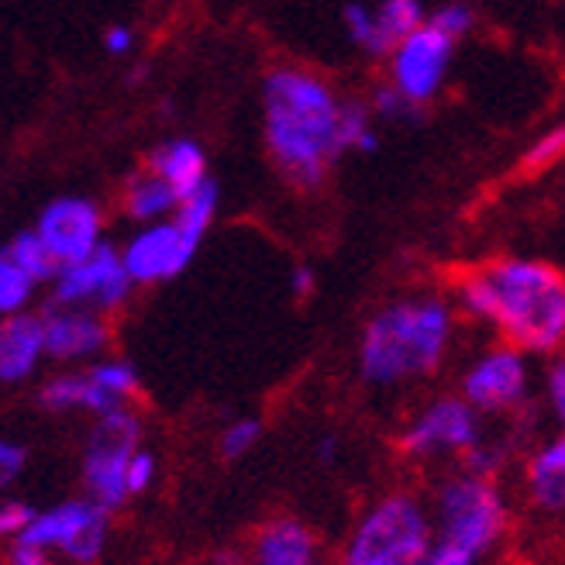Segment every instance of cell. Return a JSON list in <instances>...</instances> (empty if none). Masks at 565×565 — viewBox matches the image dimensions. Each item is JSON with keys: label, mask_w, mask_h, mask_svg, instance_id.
Returning <instances> with one entry per match:
<instances>
[{"label": "cell", "mask_w": 565, "mask_h": 565, "mask_svg": "<svg viewBox=\"0 0 565 565\" xmlns=\"http://www.w3.org/2000/svg\"><path fill=\"white\" fill-rule=\"evenodd\" d=\"M183 204V196L169 186L159 173L152 169H138L131 173L121 186V207H125V217L135 221V224H156V221H166L173 217Z\"/></svg>", "instance_id": "obj_20"}, {"label": "cell", "mask_w": 565, "mask_h": 565, "mask_svg": "<svg viewBox=\"0 0 565 565\" xmlns=\"http://www.w3.org/2000/svg\"><path fill=\"white\" fill-rule=\"evenodd\" d=\"M424 0H380L376 8V45L373 55H390L407 35H414L420 24H428Z\"/></svg>", "instance_id": "obj_21"}, {"label": "cell", "mask_w": 565, "mask_h": 565, "mask_svg": "<svg viewBox=\"0 0 565 565\" xmlns=\"http://www.w3.org/2000/svg\"><path fill=\"white\" fill-rule=\"evenodd\" d=\"M338 135H342V152H359L370 156L380 149V135H376V115L370 104L362 100H345L342 104V125H338Z\"/></svg>", "instance_id": "obj_23"}, {"label": "cell", "mask_w": 565, "mask_h": 565, "mask_svg": "<svg viewBox=\"0 0 565 565\" xmlns=\"http://www.w3.org/2000/svg\"><path fill=\"white\" fill-rule=\"evenodd\" d=\"M146 166L152 173H159L169 186H173L183 201L190 193H196L201 186L211 183V173H207V152L201 141L193 138H166L159 146L149 152Z\"/></svg>", "instance_id": "obj_19"}, {"label": "cell", "mask_w": 565, "mask_h": 565, "mask_svg": "<svg viewBox=\"0 0 565 565\" xmlns=\"http://www.w3.org/2000/svg\"><path fill=\"white\" fill-rule=\"evenodd\" d=\"M487 417L479 414L462 393H435L424 401L401 428V451L411 462H445L456 459L462 462L469 451L483 441Z\"/></svg>", "instance_id": "obj_7"}, {"label": "cell", "mask_w": 565, "mask_h": 565, "mask_svg": "<svg viewBox=\"0 0 565 565\" xmlns=\"http://www.w3.org/2000/svg\"><path fill=\"white\" fill-rule=\"evenodd\" d=\"M315 290H318V273L310 269V266H294V273H290V294L297 300H307V297H315Z\"/></svg>", "instance_id": "obj_37"}, {"label": "cell", "mask_w": 565, "mask_h": 565, "mask_svg": "<svg viewBox=\"0 0 565 565\" xmlns=\"http://www.w3.org/2000/svg\"><path fill=\"white\" fill-rule=\"evenodd\" d=\"M4 565H55V558H52L49 552L35 548V545L11 542V548H8V558H4Z\"/></svg>", "instance_id": "obj_36"}, {"label": "cell", "mask_w": 565, "mask_h": 565, "mask_svg": "<svg viewBox=\"0 0 565 565\" xmlns=\"http://www.w3.org/2000/svg\"><path fill=\"white\" fill-rule=\"evenodd\" d=\"M49 290H52V303L115 315V310H121L131 300L135 279L125 266L121 245L104 242L87 259L60 266L55 279L49 282Z\"/></svg>", "instance_id": "obj_11"}, {"label": "cell", "mask_w": 565, "mask_h": 565, "mask_svg": "<svg viewBox=\"0 0 565 565\" xmlns=\"http://www.w3.org/2000/svg\"><path fill=\"white\" fill-rule=\"evenodd\" d=\"M39 287H42V282L32 273H24L21 266L0 259V315H4V318H14V315H24V310H32Z\"/></svg>", "instance_id": "obj_24"}, {"label": "cell", "mask_w": 565, "mask_h": 565, "mask_svg": "<svg viewBox=\"0 0 565 565\" xmlns=\"http://www.w3.org/2000/svg\"><path fill=\"white\" fill-rule=\"evenodd\" d=\"M49 359L45 349V321L42 310H24V315L4 318L0 324V383L24 386L32 383Z\"/></svg>", "instance_id": "obj_18"}, {"label": "cell", "mask_w": 565, "mask_h": 565, "mask_svg": "<svg viewBox=\"0 0 565 565\" xmlns=\"http://www.w3.org/2000/svg\"><path fill=\"white\" fill-rule=\"evenodd\" d=\"M242 565H321V542L307 521L279 514L252 534Z\"/></svg>", "instance_id": "obj_17"}, {"label": "cell", "mask_w": 565, "mask_h": 565, "mask_svg": "<svg viewBox=\"0 0 565 565\" xmlns=\"http://www.w3.org/2000/svg\"><path fill=\"white\" fill-rule=\"evenodd\" d=\"M342 28L349 32V39L373 55V45H376V8L362 4V0H352V4L342 8Z\"/></svg>", "instance_id": "obj_28"}, {"label": "cell", "mask_w": 565, "mask_h": 565, "mask_svg": "<svg viewBox=\"0 0 565 565\" xmlns=\"http://www.w3.org/2000/svg\"><path fill=\"white\" fill-rule=\"evenodd\" d=\"M511 456H514V445H511V441L487 435L459 466H462V469H472V472H483V476H500L503 466L511 462Z\"/></svg>", "instance_id": "obj_27"}, {"label": "cell", "mask_w": 565, "mask_h": 565, "mask_svg": "<svg viewBox=\"0 0 565 565\" xmlns=\"http://www.w3.org/2000/svg\"><path fill=\"white\" fill-rule=\"evenodd\" d=\"M456 307L527 355L565 349V276L545 259L503 256L472 266L456 279Z\"/></svg>", "instance_id": "obj_1"}, {"label": "cell", "mask_w": 565, "mask_h": 565, "mask_svg": "<svg viewBox=\"0 0 565 565\" xmlns=\"http://www.w3.org/2000/svg\"><path fill=\"white\" fill-rule=\"evenodd\" d=\"M156 479H159V456L149 448V445H141L135 451V459L128 466V490H131V500L135 497H146L152 487H156Z\"/></svg>", "instance_id": "obj_31"}, {"label": "cell", "mask_w": 565, "mask_h": 565, "mask_svg": "<svg viewBox=\"0 0 565 565\" xmlns=\"http://www.w3.org/2000/svg\"><path fill=\"white\" fill-rule=\"evenodd\" d=\"M42 321H45L49 362H60V365H66V370L90 365V362L104 359L110 349L107 315H97V310L49 303L42 310Z\"/></svg>", "instance_id": "obj_15"}, {"label": "cell", "mask_w": 565, "mask_h": 565, "mask_svg": "<svg viewBox=\"0 0 565 565\" xmlns=\"http://www.w3.org/2000/svg\"><path fill=\"white\" fill-rule=\"evenodd\" d=\"M35 518H39L35 503H28L21 497H8L4 503H0V534H4L8 542H21Z\"/></svg>", "instance_id": "obj_29"}, {"label": "cell", "mask_w": 565, "mask_h": 565, "mask_svg": "<svg viewBox=\"0 0 565 565\" xmlns=\"http://www.w3.org/2000/svg\"><path fill=\"white\" fill-rule=\"evenodd\" d=\"M141 435H146V424H141L131 404L90 417V431L79 456V483L83 493L107 507L110 514L121 511L131 500L128 466L135 459V451L141 448Z\"/></svg>", "instance_id": "obj_6"}, {"label": "cell", "mask_w": 565, "mask_h": 565, "mask_svg": "<svg viewBox=\"0 0 565 565\" xmlns=\"http://www.w3.org/2000/svg\"><path fill=\"white\" fill-rule=\"evenodd\" d=\"M201 242L204 235L186 228L173 214L156 224H138L125 238L121 256H125V266L135 279V287H159V282H169L186 273Z\"/></svg>", "instance_id": "obj_13"}, {"label": "cell", "mask_w": 565, "mask_h": 565, "mask_svg": "<svg viewBox=\"0 0 565 565\" xmlns=\"http://www.w3.org/2000/svg\"><path fill=\"white\" fill-rule=\"evenodd\" d=\"M456 328L459 307L441 294H411L383 303L359 334L355 365L362 383L401 390L435 376L456 345Z\"/></svg>", "instance_id": "obj_3"}, {"label": "cell", "mask_w": 565, "mask_h": 565, "mask_svg": "<svg viewBox=\"0 0 565 565\" xmlns=\"http://www.w3.org/2000/svg\"><path fill=\"white\" fill-rule=\"evenodd\" d=\"M138 397V370L128 359L104 355L90 365L63 370L39 383V407L49 414H87L100 417L135 404Z\"/></svg>", "instance_id": "obj_8"}, {"label": "cell", "mask_w": 565, "mask_h": 565, "mask_svg": "<svg viewBox=\"0 0 565 565\" xmlns=\"http://www.w3.org/2000/svg\"><path fill=\"white\" fill-rule=\"evenodd\" d=\"M562 156H565V121L555 125V128H548L539 141H534V146L527 149V156H524V169L539 173V169L555 166Z\"/></svg>", "instance_id": "obj_30"}, {"label": "cell", "mask_w": 565, "mask_h": 565, "mask_svg": "<svg viewBox=\"0 0 565 565\" xmlns=\"http://www.w3.org/2000/svg\"><path fill=\"white\" fill-rule=\"evenodd\" d=\"M28 469V448L18 438H0V483L14 487Z\"/></svg>", "instance_id": "obj_34"}, {"label": "cell", "mask_w": 565, "mask_h": 565, "mask_svg": "<svg viewBox=\"0 0 565 565\" xmlns=\"http://www.w3.org/2000/svg\"><path fill=\"white\" fill-rule=\"evenodd\" d=\"M32 228L45 242V248L55 256L60 266L87 259L90 252H97L104 238V211L94 196L83 193H63L39 211Z\"/></svg>", "instance_id": "obj_14"}, {"label": "cell", "mask_w": 565, "mask_h": 565, "mask_svg": "<svg viewBox=\"0 0 565 565\" xmlns=\"http://www.w3.org/2000/svg\"><path fill=\"white\" fill-rule=\"evenodd\" d=\"M21 542L49 552L55 562L94 565L104 558L110 542V511L87 493L66 497L60 503L39 507V518Z\"/></svg>", "instance_id": "obj_9"}, {"label": "cell", "mask_w": 565, "mask_h": 565, "mask_svg": "<svg viewBox=\"0 0 565 565\" xmlns=\"http://www.w3.org/2000/svg\"><path fill=\"white\" fill-rule=\"evenodd\" d=\"M315 459L321 466H334L338 459H342V438H338V435H321L315 441Z\"/></svg>", "instance_id": "obj_38"}, {"label": "cell", "mask_w": 565, "mask_h": 565, "mask_svg": "<svg viewBox=\"0 0 565 565\" xmlns=\"http://www.w3.org/2000/svg\"><path fill=\"white\" fill-rule=\"evenodd\" d=\"M431 24H438L441 32H448L451 39H466L472 32V24H476V11L466 4V0H451V4H441L438 11H431L428 18Z\"/></svg>", "instance_id": "obj_32"}, {"label": "cell", "mask_w": 565, "mask_h": 565, "mask_svg": "<svg viewBox=\"0 0 565 565\" xmlns=\"http://www.w3.org/2000/svg\"><path fill=\"white\" fill-rule=\"evenodd\" d=\"M100 45L107 55H115V60H125V55H131L135 49V28L131 24H107L104 35H100Z\"/></svg>", "instance_id": "obj_35"}, {"label": "cell", "mask_w": 565, "mask_h": 565, "mask_svg": "<svg viewBox=\"0 0 565 565\" xmlns=\"http://www.w3.org/2000/svg\"><path fill=\"white\" fill-rule=\"evenodd\" d=\"M342 104L334 87L303 66H276L263 79V138L279 177L297 190H318L342 159Z\"/></svg>", "instance_id": "obj_2"}, {"label": "cell", "mask_w": 565, "mask_h": 565, "mask_svg": "<svg viewBox=\"0 0 565 565\" xmlns=\"http://www.w3.org/2000/svg\"><path fill=\"white\" fill-rule=\"evenodd\" d=\"M456 45L459 39L441 32L438 24H420L414 35H407L386 55V83H393L414 107L431 104L445 90L451 60H456Z\"/></svg>", "instance_id": "obj_12"}, {"label": "cell", "mask_w": 565, "mask_h": 565, "mask_svg": "<svg viewBox=\"0 0 565 565\" xmlns=\"http://www.w3.org/2000/svg\"><path fill=\"white\" fill-rule=\"evenodd\" d=\"M424 565H448V562H441V558H435V555H428V562Z\"/></svg>", "instance_id": "obj_39"}, {"label": "cell", "mask_w": 565, "mask_h": 565, "mask_svg": "<svg viewBox=\"0 0 565 565\" xmlns=\"http://www.w3.org/2000/svg\"><path fill=\"white\" fill-rule=\"evenodd\" d=\"M431 548V503L414 490H386L359 511L334 565H424Z\"/></svg>", "instance_id": "obj_5"}, {"label": "cell", "mask_w": 565, "mask_h": 565, "mask_svg": "<svg viewBox=\"0 0 565 565\" xmlns=\"http://www.w3.org/2000/svg\"><path fill=\"white\" fill-rule=\"evenodd\" d=\"M435 548L448 565H483L511 531L514 511L497 476L459 469L445 476L431 493Z\"/></svg>", "instance_id": "obj_4"}, {"label": "cell", "mask_w": 565, "mask_h": 565, "mask_svg": "<svg viewBox=\"0 0 565 565\" xmlns=\"http://www.w3.org/2000/svg\"><path fill=\"white\" fill-rule=\"evenodd\" d=\"M459 393L483 417L524 414L534 393L531 355L511 342H493L479 349L459 376Z\"/></svg>", "instance_id": "obj_10"}, {"label": "cell", "mask_w": 565, "mask_h": 565, "mask_svg": "<svg viewBox=\"0 0 565 565\" xmlns=\"http://www.w3.org/2000/svg\"><path fill=\"white\" fill-rule=\"evenodd\" d=\"M0 259H8L14 266H21L24 273H32L42 287H49V282L55 279V273H60V263H55V256L45 248V242L39 238L35 228H24V232H14L4 245V252H0Z\"/></svg>", "instance_id": "obj_22"}, {"label": "cell", "mask_w": 565, "mask_h": 565, "mask_svg": "<svg viewBox=\"0 0 565 565\" xmlns=\"http://www.w3.org/2000/svg\"><path fill=\"white\" fill-rule=\"evenodd\" d=\"M259 438H263V420L259 417H248V414L232 417L217 435V451H221V459L235 462V459L248 456V451L259 445Z\"/></svg>", "instance_id": "obj_25"}, {"label": "cell", "mask_w": 565, "mask_h": 565, "mask_svg": "<svg viewBox=\"0 0 565 565\" xmlns=\"http://www.w3.org/2000/svg\"><path fill=\"white\" fill-rule=\"evenodd\" d=\"M521 497L531 518L562 524L565 521V431H552L527 448L521 462Z\"/></svg>", "instance_id": "obj_16"}, {"label": "cell", "mask_w": 565, "mask_h": 565, "mask_svg": "<svg viewBox=\"0 0 565 565\" xmlns=\"http://www.w3.org/2000/svg\"><path fill=\"white\" fill-rule=\"evenodd\" d=\"M542 397L552 424L558 431H565V349L548 355V365L542 373Z\"/></svg>", "instance_id": "obj_26"}, {"label": "cell", "mask_w": 565, "mask_h": 565, "mask_svg": "<svg viewBox=\"0 0 565 565\" xmlns=\"http://www.w3.org/2000/svg\"><path fill=\"white\" fill-rule=\"evenodd\" d=\"M370 107H373V115L380 118V121H393V118H407V115H414V104L393 87V83H383V87H376L373 90V97H370Z\"/></svg>", "instance_id": "obj_33"}]
</instances>
